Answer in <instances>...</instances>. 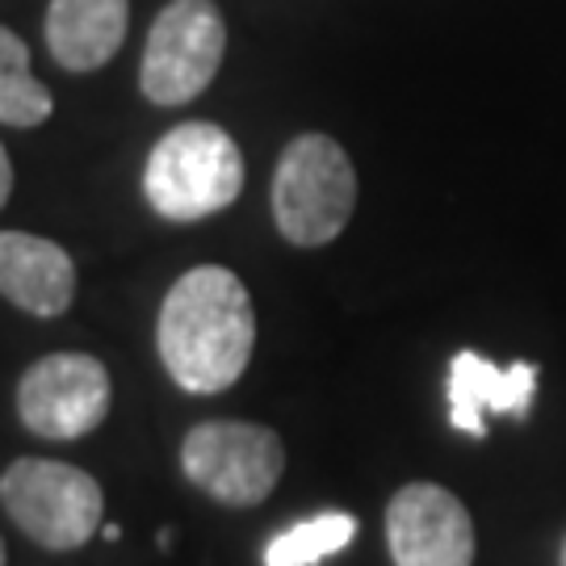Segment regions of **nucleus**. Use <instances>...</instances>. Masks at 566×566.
Returning a JSON list of instances; mask_svg holds the SVG:
<instances>
[{
  "mask_svg": "<svg viewBox=\"0 0 566 566\" xmlns=\"http://www.w3.org/2000/svg\"><path fill=\"white\" fill-rule=\"evenodd\" d=\"M156 348L168 378L189 395H219L243 378L256 348L252 294L223 264H198L164 294Z\"/></svg>",
  "mask_w": 566,
  "mask_h": 566,
  "instance_id": "1",
  "label": "nucleus"
},
{
  "mask_svg": "<svg viewBox=\"0 0 566 566\" xmlns=\"http://www.w3.org/2000/svg\"><path fill=\"white\" fill-rule=\"evenodd\" d=\"M243 193L240 143L214 122H181L143 168V198L168 223H202Z\"/></svg>",
  "mask_w": 566,
  "mask_h": 566,
  "instance_id": "2",
  "label": "nucleus"
},
{
  "mask_svg": "<svg viewBox=\"0 0 566 566\" xmlns=\"http://www.w3.org/2000/svg\"><path fill=\"white\" fill-rule=\"evenodd\" d=\"M357 210V172L332 135H298L273 168V219L294 248H324Z\"/></svg>",
  "mask_w": 566,
  "mask_h": 566,
  "instance_id": "3",
  "label": "nucleus"
},
{
  "mask_svg": "<svg viewBox=\"0 0 566 566\" xmlns=\"http://www.w3.org/2000/svg\"><path fill=\"white\" fill-rule=\"evenodd\" d=\"M0 507L34 546L67 554L88 546V537L102 528L105 495L102 483L81 465L18 458L0 474Z\"/></svg>",
  "mask_w": 566,
  "mask_h": 566,
  "instance_id": "4",
  "label": "nucleus"
},
{
  "mask_svg": "<svg viewBox=\"0 0 566 566\" xmlns=\"http://www.w3.org/2000/svg\"><path fill=\"white\" fill-rule=\"evenodd\" d=\"M227 55V21L214 0H168L143 46L139 88L151 105L177 109L202 97Z\"/></svg>",
  "mask_w": 566,
  "mask_h": 566,
  "instance_id": "5",
  "label": "nucleus"
},
{
  "mask_svg": "<svg viewBox=\"0 0 566 566\" xmlns=\"http://www.w3.org/2000/svg\"><path fill=\"white\" fill-rule=\"evenodd\" d=\"M185 479L227 507H256L285 474V441L252 420H202L181 441Z\"/></svg>",
  "mask_w": 566,
  "mask_h": 566,
  "instance_id": "6",
  "label": "nucleus"
},
{
  "mask_svg": "<svg viewBox=\"0 0 566 566\" xmlns=\"http://www.w3.org/2000/svg\"><path fill=\"white\" fill-rule=\"evenodd\" d=\"M114 403V382L93 353H46L21 374L18 416L42 441H81Z\"/></svg>",
  "mask_w": 566,
  "mask_h": 566,
  "instance_id": "7",
  "label": "nucleus"
},
{
  "mask_svg": "<svg viewBox=\"0 0 566 566\" xmlns=\"http://www.w3.org/2000/svg\"><path fill=\"white\" fill-rule=\"evenodd\" d=\"M386 546L395 566H474V521L437 483H407L386 504Z\"/></svg>",
  "mask_w": 566,
  "mask_h": 566,
  "instance_id": "8",
  "label": "nucleus"
},
{
  "mask_svg": "<svg viewBox=\"0 0 566 566\" xmlns=\"http://www.w3.org/2000/svg\"><path fill=\"white\" fill-rule=\"evenodd\" d=\"M537 365L533 361H516L500 369L495 361H486L483 353L474 348H462L453 353L449 361V424L483 441L486 437V416H516L525 420L533 411V395H537Z\"/></svg>",
  "mask_w": 566,
  "mask_h": 566,
  "instance_id": "9",
  "label": "nucleus"
},
{
  "mask_svg": "<svg viewBox=\"0 0 566 566\" xmlns=\"http://www.w3.org/2000/svg\"><path fill=\"white\" fill-rule=\"evenodd\" d=\"M0 298L34 319H55L76 298V264L55 240L0 231Z\"/></svg>",
  "mask_w": 566,
  "mask_h": 566,
  "instance_id": "10",
  "label": "nucleus"
},
{
  "mask_svg": "<svg viewBox=\"0 0 566 566\" xmlns=\"http://www.w3.org/2000/svg\"><path fill=\"white\" fill-rule=\"evenodd\" d=\"M130 0H51L46 46L67 72H97L126 42Z\"/></svg>",
  "mask_w": 566,
  "mask_h": 566,
  "instance_id": "11",
  "label": "nucleus"
},
{
  "mask_svg": "<svg viewBox=\"0 0 566 566\" xmlns=\"http://www.w3.org/2000/svg\"><path fill=\"white\" fill-rule=\"evenodd\" d=\"M51 109L55 102L46 84L30 72V46L9 25H0V122L30 130L51 118Z\"/></svg>",
  "mask_w": 566,
  "mask_h": 566,
  "instance_id": "12",
  "label": "nucleus"
},
{
  "mask_svg": "<svg viewBox=\"0 0 566 566\" xmlns=\"http://www.w3.org/2000/svg\"><path fill=\"white\" fill-rule=\"evenodd\" d=\"M353 537H357V521L348 512H324L277 533L264 546V566H319L324 558L340 554Z\"/></svg>",
  "mask_w": 566,
  "mask_h": 566,
  "instance_id": "13",
  "label": "nucleus"
},
{
  "mask_svg": "<svg viewBox=\"0 0 566 566\" xmlns=\"http://www.w3.org/2000/svg\"><path fill=\"white\" fill-rule=\"evenodd\" d=\"M9 198H13V160H9V151L0 147V210H4Z\"/></svg>",
  "mask_w": 566,
  "mask_h": 566,
  "instance_id": "14",
  "label": "nucleus"
},
{
  "mask_svg": "<svg viewBox=\"0 0 566 566\" xmlns=\"http://www.w3.org/2000/svg\"><path fill=\"white\" fill-rule=\"evenodd\" d=\"M0 566H4V537H0Z\"/></svg>",
  "mask_w": 566,
  "mask_h": 566,
  "instance_id": "15",
  "label": "nucleus"
},
{
  "mask_svg": "<svg viewBox=\"0 0 566 566\" xmlns=\"http://www.w3.org/2000/svg\"><path fill=\"white\" fill-rule=\"evenodd\" d=\"M563 566H566V542H563Z\"/></svg>",
  "mask_w": 566,
  "mask_h": 566,
  "instance_id": "16",
  "label": "nucleus"
}]
</instances>
